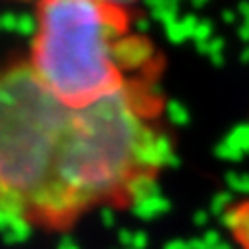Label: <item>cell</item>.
<instances>
[{"instance_id": "cell-1", "label": "cell", "mask_w": 249, "mask_h": 249, "mask_svg": "<svg viewBox=\"0 0 249 249\" xmlns=\"http://www.w3.org/2000/svg\"><path fill=\"white\" fill-rule=\"evenodd\" d=\"M173 152L158 83L85 106L46 88L25 58L0 65V216L67 232L98 210H127Z\"/></svg>"}, {"instance_id": "cell-2", "label": "cell", "mask_w": 249, "mask_h": 249, "mask_svg": "<svg viewBox=\"0 0 249 249\" xmlns=\"http://www.w3.org/2000/svg\"><path fill=\"white\" fill-rule=\"evenodd\" d=\"M27 67L54 96L85 106L160 83L166 60L135 27L133 11L110 0H34Z\"/></svg>"}, {"instance_id": "cell-3", "label": "cell", "mask_w": 249, "mask_h": 249, "mask_svg": "<svg viewBox=\"0 0 249 249\" xmlns=\"http://www.w3.org/2000/svg\"><path fill=\"white\" fill-rule=\"evenodd\" d=\"M110 2H119V4H124V6H133L137 0H110Z\"/></svg>"}]
</instances>
